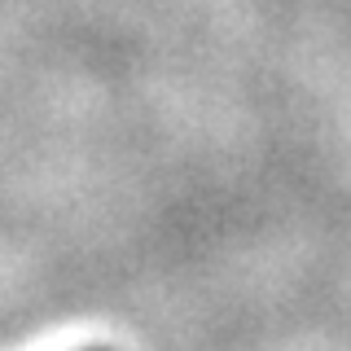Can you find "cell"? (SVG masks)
<instances>
[{
	"mask_svg": "<svg viewBox=\"0 0 351 351\" xmlns=\"http://www.w3.org/2000/svg\"><path fill=\"white\" fill-rule=\"evenodd\" d=\"M84 351H110V347H84Z\"/></svg>",
	"mask_w": 351,
	"mask_h": 351,
	"instance_id": "6da1fadb",
	"label": "cell"
}]
</instances>
